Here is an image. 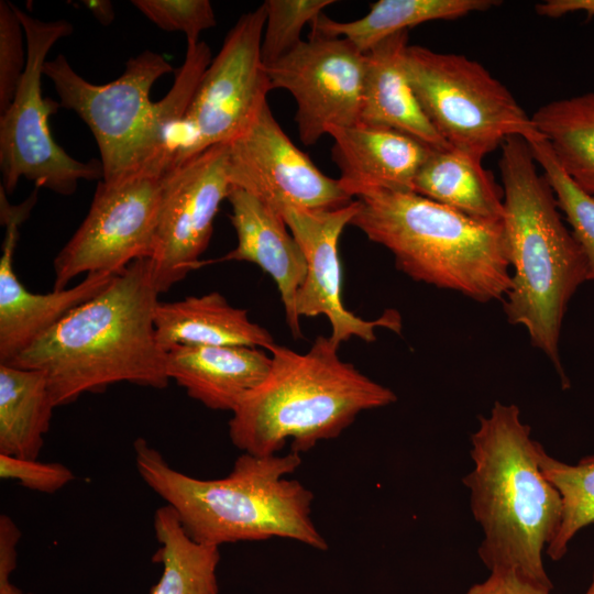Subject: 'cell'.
Returning <instances> with one entry per match:
<instances>
[{"mask_svg":"<svg viewBox=\"0 0 594 594\" xmlns=\"http://www.w3.org/2000/svg\"><path fill=\"white\" fill-rule=\"evenodd\" d=\"M14 10L25 33L28 61L11 105L0 114L1 187L11 194L24 177L37 188L68 196L79 180L103 176L100 160H75L54 141L48 118L61 105L42 96L46 56L55 43L73 33V25L66 20L35 19L15 6Z\"/></svg>","mask_w":594,"mask_h":594,"instance_id":"obj_9","label":"cell"},{"mask_svg":"<svg viewBox=\"0 0 594 594\" xmlns=\"http://www.w3.org/2000/svg\"><path fill=\"white\" fill-rule=\"evenodd\" d=\"M494 0H380L361 19L339 22L321 14L310 24L312 35L342 37L365 53L384 38L433 20H454L499 4Z\"/></svg>","mask_w":594,"mask_h":594,"instance_id":"obj_24","label":"cell"},{"mask_svg":"<svg viewBox=\"0 0 594 594\" xmlns=\"http://www.w3.org/2000/svg\"><path fill=\"white\" fill-rule=\"evenodd\" d=\"M537 459L543 476L558 491L561 499L560 526L546 549V554L558 561L566 554L571 540L579 531L594 526V455L568 464L549 455L538 443Z\"/></svg>","mask_w":594,"mask_h":594,"instance_id":"obj_27","label":"cell"},{"mask_svg":"<svg viewBox=\"0 0 594 594\" xmlns=\"http://www.w3.org/2000/svg\"><path fill=\"white\" fill-rule=\"evenodd\" d=\"M538 443L518 406L495 402L471 436L473 468L463 484L483 532L477 549L483 564L552 591L543 554L560 526L561 499L539 468Z\"/></svg>","mask_w":594,"mask_h":594,"instance_id":"obj_4","label":"cell"},{"mask_svg":"<svg viewBox=\"0 0 594 594\" xmlns=\"http://www.w3.org/2000/svg\"><path fill=\"white\" fill-rule=\"evenodd\" d=\"M0 188V220L6 227L0 257V364H8L70 311L100 294L117 274H88L74 287L35 294L19 280L13 256L19 226L37 200V189L22 204L12 206Z\"/></svg>","mask_w":594,"mask_h":594,"instance_id":"obj_16","label":"cell"},{"mask_svg":"<svg viewBox=\"0 0 594 594\" xmlns=\"http://www.w3.org/2000/svg\"><path fill=\"white\" fill-rule=\"evenodd\" d=\"M21 531L8 515L0 516V594H33L25 593L10 581L15 570L18 544Z\"/></svg>","mask_w":594,"mask_h":594,"instance_id":"obj_33","label":"cell"},{"mask_svg":"<svg viewBox=\"0 0 594 594\" xmlns=\"http://www.w3.org/2000/svg\"><path fill=\"white\" fill-rule=\"evenodd\" d=\"M333 0H266V21L262 36L261 56L270 66L295 50L302 40L306 24H311Z\"/></svg>","mask_w":594,"mask_h":594,"instance_id":"obj_29","label":"cell"},{"mask_svg":"<svg viewBox=\"0 0 594 594\" xmlns=\"http://www.w3.org/2000/svg\"><path fill=\"white\" fill-rule=\"evenodd\" d=\"M531 120L565 173L594 196V92L548 102Z\"/></svg>","mask_w":594,"mask_h":594,"instance_id":"obj_26","label":"cell"},{"mask_svg":"<svg viewBox=\"0 0 594 594\" xmlns=\"http://www.w3.org/2000/svg\"><path fill=\"white\" fill-rule=\"evenodd\" d=\"M0 477L18 481L35 492L53 494L69 484L75 474L62 463H43L0 454Z\"/></svg>","mask_w":594,"mask_h":594,"instance_id":"obj_32","label":"cell"},{"mask_svg":"<svg viewBox=\"0 0 594 594\" xmlns=\"http://www.w3.org/2000/svg\"><path fill=\"white\" fill-rule=\"evenodd\" d=\"M539 15L559 18L566 13L584 11L587 19L594 15V0H547L536 6Z\"/></svg>","mask_w":594,"mask_h":594,"instance_id":"obj_35","label":"cell"},{"mask_svg":"<svg viewBox=\"0 0 594 594\" xmlns=\"http://www.w3.org/2000/svg\"><path fill=\"white\" fill-rule=\"evenodd\" d=\"M229 143L217 144L176 165L162 184L152 277L167 292L205 263L219 206L231 189Z\"/></svg>","mask_w":594,"mask_h":594,"instance_id":"obj_12","label":"cell"},{"mask_svg":"<svg viewBox=\"0 0 594 594\" xmlns=\"http://www.w3.org/2000/svg\"><path fill=\"white\" fill-rule=\"evenodd\" d=\"M271 355L261 348L182 345L166 352V372L189 397L233 413L266 377Z\"/></svg>","mask_w":594,"mask_h":594,"instance_id":"obj_19","label":"cell"},{"mask_svg":"<svg viewBox=\"0 0 594 594\" xmlns=\"http://www.w3.org/2000/svg\"><path fill=\"white\" fill-rule=\"evenodd\" d=\"M501 148L503 226L513 270L504 312L510 324L526 329L531 344L549 358L562 386L569 387L559 340L568 305L587 280V262L563 223L554 194L538 173L526 139L509 136Z\"/></svg>","mask_w":594,"mask_h":594,"instance_id":"obj_3","label":"cell"},{"mask_svg":"<svg viewBox=\"0 0 594 594\" xmlns=\"http://www.w3.org/2000/svg\"><path fill=\"white\" fill-rule=\"evenodd\" d=\"M144 483L170 506L195 541L220 547L278 537L326 550L328 543L311 519L314 494L286 475L301 464L300 454L255 455L243 452L228 475L201 480L172 468L145 439L133 443Z\"/></svg>","mask_w":594,"mask_h":594,"instance_id":"obj_2","label":"cell"},{"mask_svg":"<svg viewBox=\"0 0 594 594\" xmlns=\"http://www.w3.org/2000/svg\"><path fill=\"white\" fill-rule=\"evenodd\" d=\"M329 135L339 182L352 198L369 189L413 191L418 170L435 150L404 132L362 123Z\"/></svg>","mask_w":594,"mask_h":594,"instance_id":"obj_18","label":"cell"},{"mask_svg":"<svg viewBox=\"0 0 594 594\" xmlns=\"http://www.w3.org/2000/svg\"><path fill=\"white\" fill-rule=\"evenodd\" d=\"M169 165L170 158L163 157L119 182H98L86 218L54 260L53 289L67 288L81 274H118L152 257Z\"/></svg>","mask_w":594,"mask_h":594,"instance_id":"obj_10","label":"cell"},{"mask_svg":"<svg viewBox=\"0 0 594 594\" xmlns=\"http://www.w3.org/2000/svg\"><path fill=\"white\" fill-rule=\"evenodd\" d=\"M153 527L160 543L153 560L162 575L151 594H219V547L193 540L166 504L155 510Z\"/></svg>","mask_w":594,"mask_h":594,"instance_id":"obj_25","label":"cell"},{"mask_svg":"<svg viewBox=\"0 0 594 594\" xmlns=\"http://www.w3.org/2000/svg\"><path fill=\"white\" fill-rule=\"evenodd\" d=\"M131 3L161 30L183 32L187 45L197 44L200 33L217 24L208 0H132Z\"/></svg>","mask_w":594,"mask_h":594,"instance_id":"obj_30","label":"cell"},{"mask_svg":"<svg viewBox=\"0 0 594 594\" xmlns=\"http://www.w3.org/2000/svg\"><path fill=\"white\" fill-rule=\"evenodd\" d=\"M266 70L272 90L286 89L294 97L304 145H315L333 129L359 123L364 53L350 41L310 34Z\"/></svg>","mask_w":594,"mask_h":594,"instance_id":"obj_13","label":"cell"},{"mask_svg":"<svg viewBox=\"0 0 594 594\" xmlns=\"http://www.w3.org/2000/svg\"><path fill=\"white\" fill-rule=\"evenodd\" d=\"M227 199L238 244L221 261L250 262L270 274L279 292L290 332L294 338H301L296 312L297 294L307 274L301 248L282 215L261 198L231 186Z\"/></svg>","mask_w":594,"mask_h":594,"instance_id":"obj_17","label":"cell"},{"mask_svg":"<svg viewBox=\"0 0 594 594\" xmlns=\"http://www.w3.org/2000/svg\"><path fill=\"white\" fill-rule=\"evenodd\" d=\"M339 348L324 336L305 353L272 345L266 377L232 413V443L246 453L272 455L290 440V451L300 454L339 437L362 411L397 400L391 388L342 361Z\"/></svg>","mask_w":594,"mask_h":594,"instance_id":"obj_5","label":"cell"},{"mask_svg":"<svg viewBox=\"0 0 594 594\" xmlns=\"http://www.w3.org/2000/svg\"><path fill=\"white\" fill-rule=\"evenodd\" d=\"M404 67L424 113L453 151L482 162L507 138L538 132L510 91L473 59L408 45Z\"/></svg>","mask_w":594,"mask_h":594,"instance_id":"obj_8","label":"cell"},{"mask_svg":"<svg viewBox=\"0 0 594 594\" xmlns=\"http://www.w3.org/2000/svg\"><path fill=\"white\" fill-rule=\"evenodd\" d=\"M264 2L228 32L204 73L176 135L172 165L230 143L253 123L272 90L261 56Z\"/></svg>","mask_w":594,"mask_h":594,"instance_id":"obj_11","label":"cell"},{"mask_svg":"<svg viewBox=\"0 0 594 594\" xmlns=\"http://www.w3.org/2000/svg\"><path fill=\"white\" fill-rule=\"evenodd\" d=\"M490 572L485 581L472 585L464 594H550L551 592L510 570Z\"/></svg>","mask_w":594,"mask_h":594,"instance_id":"obj_34","label":"cell"},{"mask_svg":"<svg viewBox=\"0 0 594 594\" xmlns=\"http://www.w3.org/2000/svg\"><path fill=\"white\" fill-rule=\"evenodd\" d=\"M155 336L165 352L182 345H238L270 349L271 332L250 320L245 309L233 307L211 292L182 300L157 304Z\"/></svg>","mask_w":594,"mask_h":594,"instance_id":"obj_21","label":"cell"},{"mask_svg":"<svg viewBox=\"0 0 594 594\" xmlns=\"http://www.w3.org/2000/svg\"><path fill=\"white\" fill-rule=\"evenodd\" d=\"M351 221L416 282L479 302L503 299L512 284L503 222L481 221L409 190L369 189Z\"/></svg>","mask_w":594,"mask_h":594,"instance_id":"obj_6","label":"cell"},{"mask_svg":"<svg viewBox=\"0 0 594 594\" xmlns=\"http://www.w3.org/2000/svg\"><path fill=\"white\" fill-rule=\"evenodd\" d=\"M84 6L94 14L101 25H109L114 19L113 6L107 0H85Z\"/></svg>","mask_w":594,"mask_h":594,"instance_id":"obj_36","label":"cell"},{"mask_svg":"<svg viewBox=\"0 0 594 594\" xmlns=\"http://www.w3.org/2000/svg\"><path fill=\"white\" fill-rule=\"evenodd\" d=\"M413 191L473 219L503 222V187L482 162L457 151L433 150L418 170Z\"/></svg>","mask_w":594,"mask_h":594,"instance_id":"obj_22","label":"cell"},{"mask_svg":"<svg viewBox=\"0 0 594 594\" xmlns=\"http://www.w3.org/2000/svg\"><path fill=\"white\" fill-rule=\"evenodd\" d=\"M585 594H594V570H593V574H592L591 584H590L588 588L586 590Z\"/></svg>","mask_w":594,"mask_h":594,"instance_id":"obj_37","label":"cell"},{"mask_svg":"<svg viewBox=\"0 0 594 594\" xmlns=\"http://www.w3.org/2000/svg\"><path fill=\"white\" fill-rule=\"evenodd\" d=\"M301 248L306 262V278L298 290V317L326 316L331 326L330 338L341 344L353 337L366 342L376 340L375 329L402 330V317L394 309L375 320H364L344 307L341 294L339 240L356 212V199L329 209H308L293 205L275 208Z\"/></svg>","mask_w":594,"mask_h":594,"instance_id":"obj_15","label":"cell"},{"mask_svg":"<svg viewBox=\"0 0 594 594\" xmlns=\"http://www.w3.org/2000/svg\"><path fill=\"white\" fill-rule=\"evenodd\" d=\"M408 31L397 32L364 53L359 123L404 132L435 150H451L424 113L404 63Z\"/></svg>","mask_w":594,"mask_h":594,"instance_id":"obj_20","label":"cell"},{"mask_svg":"<svg viewBox=\"0 0 594 594\" xmlns=\"http://www.w3.org/2000/svg\"><path fill=\"white\" fill-rule=\"evenodd\" d=\"M25 33L14 4L0 1V114L11 105L28 61Z\"/></svg>","mask_w":594,"mask_h":594,"instance_id":"obj_31","label":"cell"},{"mask_svg":"<svg viewBox=\"0 0 594 594\" xmlns=\"http://www.w3.org/2000/svg\"><path fill=\"white\" fill-rule=\"evenodd\" d=\"M150 258L132 262L8 365L42 371L55 406L128 382L165 388L166 352L158 345V304Z\"/></svg>","mask_w":594,"mask_h":594,"instance_id":"obj_1","label":"cell"},{"mask_svg":"<svg viewBox=\"0 0 594 594\" xmlns=\"http://www.w3.org/2000/svg\"><path fill=\"white\" fill-rule=\"evenodd\" d=\"M55 407L42 371L0 364V454L37 460Z\"/></svg>","mask_w":594,"mask_h":594,"instance_id":"obj_23","label":"cell"},{"mask_svg":"<svg viewBox=\"0 0 594 594\" xmlns=\"http://www.w3.org/2000/svg\"><path fill=\"white\" fill-rule=\"evenodd\" d=\"M529 143L558 204L587 262V280H594V196L582 189L561 167L544 138L535 133Z\"/></svg>","mask_w":594,"mask_h":594,"instance_id":"obj_28","label":"cell"},{"mask_svg":"<svg viewBox=\"0 0 594 594\" xmlns=\"http://www.w3.org/2000/svg\"><path fill=\"white\" fill-rule=\"evenodd\" d=\"M229 176L274 208L342 207L352 201L339 179L324 175L285 134L266 103L253 123L229 143Z\"/></svg>","mask_w":594,"mask_h":594,"instance_id":"obj_14","label":"cell"},{"mask_svg":"<svg viewBox=\"0 0 594 594\" xmlns=\"http://www.w3.org/2000/svg\"><path fill=\"white\" fill-rule=\"evenodd\" d=\"M173 70L163 55L145 50L129 58L119 78L96 85L77 74L62 54L45 62L43 74L52 80L61 107L77 113L95 136L101 180L119 182L155 160H172L150 91Z\"/></svg>","mask_w":594,"mask_h":594,"instance_id":"obj_7","label":"cell"}]
</instances>
